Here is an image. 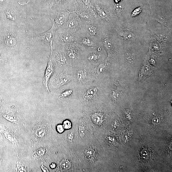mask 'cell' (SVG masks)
Instances as JSON below:
<instances>
[{"instance_id":"1","label":"cell","mask_w":172,"mask_h":172,"mask_svg":"<svg viewBox=\"0 0 172 172\" xmlns=\"http://www.w3.org/2000/svg\"><path fill=\"white\" fill-rule=\"evenodd\" d=\"M57 28L56 24L53 22V26L51 29L45 33L39 34L34 38L38 41L43 42L50 46L51 43H53Z\"/></svg>"},{"instance_id":"2","label":"cell","mask_w":172,"mask_h":172,"mask_svg":"<svg viewBox=\"0 0 172 172\" xmlns=\"http://www.w3.org/2000/svg\"><path fill=\"white\" fill-rule=\"evenodd\" d=\"M53 43H51L50 47L51 48V53L49 56L47 66L45 72V74L43 80V84L44 88L46 91L49 94H50V92L48 88V83L49 79L53 75V66L52 61L53 56Z\"/></svg>"},{"instance_id":"3","label":"cell","mask_w":172,"mask_h":172,"mask_svg":"<svg viewBox=\"0 0 172 172\" xmlns=\"http://www.w3.org/2000/svg\"><path fill=\"white\" fill-rule=\"evenodd\" d=\"M71 80V78L68 75L61 73L57 76L54 81L55 87L58 88L67 83Z\"/></svg>"},{"instance_id":"4","label":"cell","mask_w":172,"mask_h":172,"mask_svg":"<svg viewBox=\"0 0 172 172\" xmlns=\"http://www.w3.org/2000/svg\"><path fill=\"white\" fill-rule=\"evenodd\" d=\"M67 19L66 14L64 12H58L56 13L53 20V22L58 25H63Z\"/></svg>"},{"instance_id":"5","label":"cell","mask_w":172,"mask_h":172,"mask_svg":"<svg viewBox=\"0 0 172 172\" xmlns=\"http://www.w3.org/2000/svg\"><path fill=\"white\" fill-rule=\"evenodd\" d=\"M60 40L63 43H68L73 42L75 39L71 34L67 33H62L59 36Z\"/></svg>"},{"instance_id":"6","label":"cell","mask_w":172,"mask_h":172,"mask_svg":"<svg viewBox=\"0 0 172 172\" xmlns=\"http://www.w3.org/2000/svg\"><path fill=\"white\" fill-rule=\"evenodd\" d=\"M78 25V22L77 19L73 17H70L67 24L68 28L73 29L76 28Z\"/></svg>"},{"instance_id":"7","label":"cell","mask_w":172,"mask_h":172,"mask_svg":"<svg viewBox=\"0 0 172 172\" xmlns=\"http://www.w3.org/2000/svg\"><path fill=\"white\" fill-rule=\"evenodd\" d=\"M97 92L96 88L94 87L89 89L84 95V98L85 99H90L93 98L96 95Z\"/></svg>"},{"instance_id":"8","label":"cell","mask_w":172,"mask_h":172,"mask_svg":"<svg viewBox=\"0 0 172 172\" xmlns=\"http://www.w3.org/2000/svg\"><path fill=\"white\" fill-rule=\"evenodd\" d=\"M5 41L6 44L8 46H14L16 43V40L13 36L8 35L5 38Z\"/></svg>"},{"instance_id":"9","label":"cell","mask_w":172,"mask_h":172,"mask_svg":"<svg viewBox=\"0 0 172 172\" xmlns=\"http://www.w3.org/2000/svg\"><path fill=\"white\" fill-rule=\"evenodd\" d=\"M86 29L88 33L92 36H95L97 34V28L94 25H88L86 26Z\"/></svg>"},{"instance_id":"10","label":"cell","mask_w":172,"mask_h":172,"mask_svg":"<svg viewBox=\"0 0 172 172\" xmlns=\"http://www.w3.org/2000/svg\"><path fill=\"white\" fill-rule=\"evenodd\" d=\"M68 57L71 59H74L76 58L77 51L75 48L73 47L68 48L67 53Z\"/></svg>"},{"instance_id":"11","label":"cell","mask_w":172,"mask_h":172,"mask_svg":"<svg viewBox=\"0 0 172 172\" xmlns=\"http://www.w3.org/2000/svg\"><path fill=\"white\" fill-rule=\"evenodd\" d=\"M56 58L58 63L61 65L65 64L66 61L65 56L63 54L59 53H56Z\"/></svg>"},{"instance_id":"12","label":"cell","mask_w":172,"mask_h":172,"mask_svg":"<svg viewBox=\"0 0 172 172\" xmlns=\"http://www.w3.org/2000/svg\"><path fill=\"white\" fill-rule=\"evenodd\" d=\"M87 76L86 72L83 70H80L77 73V77L78 81H83Z\"/></svg>"},{"instance_id":"13","label":"cell","mask_w":172,"mask_h":172,"mask_svg":"<svg viewBox=\"0 0 172 172\" xmlns=\"http://www.w3.org/2000/svg\"><path fill=\"white\" fill-rule=\"evenodd\" d=\"M93 122L96 124H99L101 122L100 116L98 114H94L92 117Z\"/></svg>"},{"instance_id":"14","label":"cell","mask_w":172,"mask_h":172,"mask_svg":"<svg viewBox=\"0 0 172 172\" xmlns=\"http://www.w3.org/2000/svg\"><path fill=\"white\" fill-rule=\"evenodd\" d=\"M6 15L7 18L12 20L15 21L16 19V15L13 12L10 10L7 11L6 12Z\"/></svg>"},{"instance_id":"15","label":"cell","mask_w":172,"mask_h":172,"mask_svg":"<svg viewBox=\"0 0 172 172\" xmlns=\"http://www.w3.org/2000/svg\"><path fill=\"white\" fill-rule=\"evenodd\" d=\"M82 43L83 45L88 47H92L93 43L92 41L88 38H84L82 40Z\"/></svg>"},{"instance_id":"16","label":"cell","mask_w":172,"mask_h":172,"mask_svg":"<svg viewBox=\"0 0 172 172\" xmlns=\"http://www.w3.org/2000/svg\"><path fill=\"white\" fill-rule=\"evenodd\" d=\"M73 93V91L71 90H67L61 94L60 98H65L71 95Z\"/></svg>"},{"instance_id":"17","label":"cell","mask_w":172,"mask_h":172,"mask_svg":"<svg viewBox=\"0 0 172 172\" xmlns=\"http://www.w3.org/2000/svg\"><path fill=\"white\" fill-rule=\"evenodd\" d=\"M70 164L67 160H64L62 161L61 164V166L64 169H67L70 167Z\"/></svg>"},{"instance_id":"18","label":"cell","mask_w":172,"mask_h":172,"mask_svg":"<svg viewBox=\"0 0 172 172\" xmlns=\"http://www.w3.org/2000/svg\"><path fill=\"white\" fill-rule=\"evenodd\" d=\"M89 60L91 61H94L98 59V56L97 54L94 53L90 54L88 56Z\"/></svg>"},{"instance_id":"19","label":"cell","mask_w":172,"mask_h":172,"mask_svg":"<svg viewBox=\"0 0 172 172\" xmlns=\"http://www.w3.org/2000/svg\"><path fill=\"white\" fill-rule=\"evenodd\" d=\"M63 126L64 129H70L72 127L71 123L69 120H65L63 123Z\"/></svg>"},{"instance_id":"20","label":"cell","mask_w":172,"mask_h":172,"mask_svg":"<svg viewBox=\"0 0 172 172\" xmlns=\"http://www.w3.org/2000/svg\"><path fill=\"white\" fill-rule=\"evenodd\" d=\"M66 0H53V4L55 6H58L63 3Z\"/></svg>"},{"instance_id":"21","label":"cell","mask_w":172,"mask_h":172,"mask_svg":"<svg viewBox=\"0 0 172 172\" xmlns=\"http://www.w3.org/2000/svg\"><path fill=\"white\" fill-rule=\"evenodd\" d=\"M141 8L140 7L136 9L132 13L133 16H135L139 14L141 12Z\"/></svg>"},{"instance_id":"22","label":"cell","mask_w":172,"mask_h":172,"mask_svg":"<svg viewBox=\"0 0 172 172\" xmlns=\"http://www.w3.org/2000/svg\"><path fill=\"white\" fill-rule=\"evenodd\" d=\"M57 129L58 132L59 133H61L63 132L64 128L63 125L59 124L57 126Z\"/></svg>"},{"instance_id":"23","label":"cell","mask_w":172,"mask_h":172,"mask_svg":"<svg viewBox=\"0 0 172 172\" xmlns=\"http://www.w3.org/2000/svg\"><path fill=\"white\" fill-rule=\"evenodd\" d=\"M86 153L88 156L92 157L94 155V152L92 149H88L86 151Z\"/></svg>"},{"instance_id":"24","label":"cell","mask_w":172,"mask_h":172,"mask_svg":"<svg viewBox=\"0 0 172 172\" xmlns=\"http://www.w3.org/2000/svg\"><path fill=\"white\" fill-rule=\"evenodd\" d=\"M29 0H18V3L21 5H25L29 2Z\"/></svg>"},{"instance_id":"25","label":"cell","mask_w":172,"mask_h":172,"mask_svg":"<svg viewBox=\"0 0 172 172\" xmlns=\"http://www.w3.org/2000/svg\"><path fill=\"white\" fill-rule=\"evenodd\" d=\"M83 4L86 5H88L90 4L91 0H80Z\"/></svg>"},{"instance_id":"26","label":"cell","mask_w":172,"mask_h":172,"mask_svg":"<svg viewBox=\"0 0 172 172\" xmlns=\"http://www.w3.org/2000/svg\"><path fill=\"white\" fill-rule=\"evenodd\" d=\"M41 169H42V170L43 172L48 171V169H47V168H46L45 167L43 166V165H42H42L41 167Z\"/></svg>"},{"instance_id":"27","label":"cell","mask_w":172,"mask_h":172,"mask_svg":"<svg viewBox=\"0 0 172 172\" xmlns=\"http://www.w3.org/2000/svg\"><path fill=\"white\" fill-rule=\"evenodd\" d=\"M73 135L71 134L69 135L68 136V139L69 140L71 141L73 140Z\"/></svg>"},{"instance_id":"28","label":"cell","mask_w":172,"mask_h":172,"mask_svg":"<svg viewBox=\"0 0 172 172\" xmlns=\"http://www.w3.org/2000/svg\"><path fill=\"white\" fill-rule=\"evenodd\" d=\"M79 132L80 134L82 135H83L84 134V130L83 129H82L81 128L80 129Z\"/></svg>"},{"instance_id":"29","label":"cell","mask_w":172,"mask_h":172,"mask_svg":"<svg viewBox=\"0 0 172 172\" xmlns=\"http://www.w3.org/2000/svg\"><path fill=\"white\" fill-rule=\"evenodd\" d=\"M56 167V165L54 163H53L50 165V167L51 169H54Z\"/></svg>"},{"instance_id":"30","label":"cell","mask_w":172,"mask_h":172,"mask_svg":"<svg viewBox=\"0 0 172 172\" xmlns=\"http://www.w3.org/2000/svg\"><path fill=\"white\" fill-rule=\"evenodd\" d=\"M4 1V0H0V3H2Z\"/></svg>"},{"instance_id":"31","label":"cell","mask_w":172,"mask_h":172,"mask_svg":"<svg viewBox=\"0 0 172 172\" xmlns=\"http://www.w3.org/2000/svg\"><path fill=\"white\" fill-rule=\"evenodd\" d=\"M2 60V58L1 56H0V60Z\"/></svg>"},{"instance_id":"32","label":"cell","mask_w":172,"mask_h":172,"mask_svg":"<svg viewBox=\"0 0 172 172\" xmlns=\"http://www.w3.org/2000/svg\"><path fill=\"white\" fill-rule=\"evenodd\" d=\"M44 1H46V0H44Z\"/></svg>"}]
</instances>
